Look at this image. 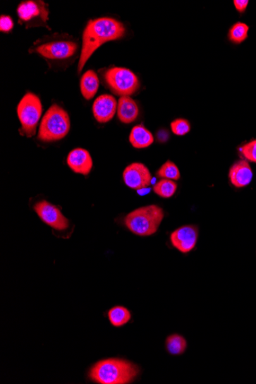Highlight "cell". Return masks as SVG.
Returning <instances> with one entry per match:
<instances>
[{
    "mask_svg": "<svg viewBox=\"0 0 256 384\" xmlns=\"http://www.w3.org/2000/svg\"><path fill=\"white\" fill-rule=\"evenodd\" d=\"M126 32L125 26L113 18L102 17L88 21L83 34L78 73H82L86 62L103 44L123 38Z\"/></svg>",
    "mask_w": 256,
    "mask_h": 384,
    "instance_id": "1",
    "label": "cell"
},
{
    "mask_svg": "<svg viewBox=\"0 0 256 384\" xmlns=\"http://www.w3.org/2000/svg\"><path fill=\"white\" fill-rule=\"evenodd\" d=\"M139 368L126 360L111 359L95 364L90 373V378L101 384H126L133 381Z\"/></svg>",
    "mask_w": 256,
    "mask_h": 384,
    "instance_id": "2",
    "label": "cell"
},
{
    "mask_svg": "<svg viewBox=\"0 0 256 384\" xmlns=\"http://www.w3.org/2000/svg\"><path fill=\"white\" fill-rule=\"evenodd\" d=\"M78 44L68 35L56 34L35 42L30 52L37 53L49 62H61L74 57Z\"/></svg>",
    "mask_w": 256,
    "mask_h": 384,
    "instance_id": "3",
    "label": "cell"
},
{
    "mask_svg": "<svg viewBox=\"0 0 256 384\" xmlns=\"http://www.w3.org/2000/svg\"><path fill=\"white\" fill-rule=\"evenodd\" d=\"M164 218L162 208L156 205L138 208L130 212L125 218V224L134 234L150 236L157 233Z\"/></svg>",
    "mask_w": 256,
    "mask_h": 384,
    "instance_id": "4",
    "label": "cell"
},
{
    "mask_svg": "<svg viewBox=\"0 0 256 384\" xmlns=\"http://www.w3.org/2000/svg\"><path fill=\"white\" fill-rule=\"evenodd\" d=\"M71 122L68 112L58 104H52L43 116L38 139L52 142L63 139L68 135Z\"/></svg>",
    "mask_w": 256,
    "mask_h": 384,
    "instance_id": "5",
    "label": "cell"
},
{
    "mask_svg": "<svg viewBox=\"0 0 256 384\" xmlns=\"http://www.w3.org/2000/svg\"><path fill=\"white\" fill-rule=\"evenodd\" d=\"M16 112L23 135L30 138L35 136L42 114L39 97L32 92L26 93L18 104Z\"/></svg>",
    "mask_w": 256,
    "mask_h": 384,
    "instance_id": "6",
    "label": "cell"
},
{
    "mask_svg": "<svg viewBox=\"0 0 256 384\" xmlns=\"http://www.w3.org/2000/svg\"><path fill=\"white\" fill-rule=\"evenodd\" d=\"M103 78L110 90L121 97L134 95L140 88L138 77L128 68L121 67L109 68L104 71Z\"/></svg>",
    "mask_w": 256,
    "mask_h": 384,
    "instance_id": "7",
    "label": "cell"
},
{
    "mask_svg": "<svg viewBox=\"0 0 256 384\" xmlns=\"http://www.w3.org/2000/svg\"><path fill=\"white\" fill-rule=\"evenodd\" d=\"M16 12L19 23L24 25L26 29L41 26L49 28V5L45 2L39 0L23 1L18 6Z\"/></svg>",
    "mask_w": 256,
    "mask_h": 384,
    "instance_id": "8",
    "label": "cell"
},
{
    "mask_svg": "<svg viewBox=\"0 0 256 384\" xmlns=\"http://www.w3.org/2000/svg\"><path fill=\"white\" fill-rule=\"evenodd\" d=\"M34 210L42 222L53 229L63 231L69 227L68 219L60 210L46 200L35 203Z\"/></svg>",
    "mask_w": 256,
    "mask_h": 384,
    "instance_id": "9",
    "label": "cell"
},
{
    "mask_svg": "<svg viewBox=\"0 0 256 384\" xmlns=\"http://www.w3.org/2000/svg\"><path fill=\"white\" fill-rule=\"evenodd\" d=\"M123 180L130 188L138 191L152 185V176L144 164L136 162L126 168Z\"/></svg>",
    "mask_w": 256,
    "mask_h": 384,
    "instance_id": "10",
    "label": "cell"
},
{
    "mask_svg": "<svg viewBox=\"0 0 256 384\" xmlns=\"http://www.w3.org/2000/svg\"><path fill=\"white\" fill-rule=\"evenodd\" d=\"M198 228L195 226H184L173 232L171 242L173 246L182 253L186 254L196 247L198 239Z\"/></svg>",
    "mask_w": 256,
    "mask_h": 384,
    "instance_id": "11",
    "label": "cell"
},
{
    "mask_svg": "<svg viewBox=\"0 0 256 384\" xmlns=\"http://www.w3.org/2000/svg\"><path fill=\"white\" fill-rule=\"evenodd\" d=\"M118 102L112 95L105 94L97 97L92 106L94 117L99 123H107L117 113Z\"/></svg>",
    "mask_w": 256,
    "mask_h": 384,
    "instance_id": "12",
    "label": "cell"
},
{
    "mask_svg": "<svg viewBox=\"0 0 256 384\" xmlns=\"http://www.w3.org/2000/svg\"><path fill=\"white\" fill-rule=\"evenodd\" d=\"M67 164L75 174L87 176L92 172L93 160L87 150L75 148L68 154Z\"/></svg>",
    "mask_w": 256,
    "mask_h": 384,
    "instance_id": "13",
    "label": "cell"
},
{
    "mask_svg": "<svg viewBox=\"0 0 256 384\" xmlns=\"http://www.w3.org/2000/svg\"><path fill=\"white\" fill-rule=\"evenodd\" d=\"M229 180L236 187H244L249 185L252 179V171L250 165L245 160H240L229 169Z\"/></svg>",
    "mask_w": 256,
    "mask_h": 384,
    "instance_id": "14",
    "label": "cell"
},
{
    "mask_svg": "<svg viewBox=\"0 0 256 384\" xmlns=\"http://www.w3.org/2000/svg\"><path fill=\"white\" fill-rule=\"evenodd\" d=\"M117 114L123 124H130L136 121L139 109L136 102L130 96L121 97L118 102Z\"/></svg>",
    "mask_w": 256,
    "mask_h": 384,
    "instance_id": "15",
    "label": "cell"
},
{
    "mask_svg": "<svg viewBox=\"0 0 256 384\" xmlns=\"http://www.w3.org/2000/svg\"><path fill=\"white\" fill-rule=\"evenodd\" d=\"M154 136L143 125H137L132 128L129 141L132 147L136 149H144L151 146L154 143Z\"/></svg>",
    "mask_w": 256,
    "mask_h": 384,
    "instance_id": "16",
    "label": "cell"
},
{
    "mask_svg": "<svg viewBox=\"0 0 256 384\" xmlns=\"http://www.w3.org/2000/svg\"><path fill=\"white\" fill-rule=\"evenodd\" d=\"M100 81L98 75L93 70H88L80 81L81 92L85 100L90 101L98 92Z\"/></svg>",
    "mask_w": 256,
    "mask_h": 384,
    "instance_id": "17",
    "label": "cell"
},
{
    "mask_svg": "<svg viewBox=\"0 0 256 384\" xmlns=\"http://www.w3.org/2000/svg\"><path fill=\"white\" fill-rule=\"evenodd\" d=\"M108 316L111 324L116 328L126 325L131 318L130 311L122 306L112 308L109 311Z\"/></svg>",
    "mask_w": 256,
    "mask_h": 384,
    "instance_id": "18",
    "label": "cell"
},
{
    "mask_svg": "<svg viewBox=\"0 0 256 384\" xmlns=\"http://www.w3.org/2000/svg\"><path fill=\"white\" fill-rule=\"evenodd\" d=\"M166 349L172 355H181L187 350L186 339L178 334H174L166 339Z\"/></svg>",
    "mask_w": 256,
    "mask_h": 384,
    "instance_id": "19",
    "label": "cell"
},
{
    "mask_svg": "<svg viewBox=\"0 0 256 384\" xmlns=\"http://www.w3.org/2000/svg\"><path fill=\"white\" fill-rule=\"evenodd\" d=\"M176 189H178V184L173 181L166 180V179H162V180L157 182L153 187L154 192L164 199L172 198Z\"/></svg>",
    "mask_w": 256,
    "mask_h": 384,
    "instance_id": "20",
    "label": "cell"
},
{
    "mask_svg": "<svg viewBox=\"0 0 256 384\" xmlns=\"http://www.w3.org/2000/svg\"><path fill=\"white\" fill-rule=\"evenodd\" d=\"M157 175L158 177L171 181H178L181 178V173L178 166L171 160L166 162L159 169Z\"/></svg>",
    "mask_w": 256,
    "mask_h": 384,
    "instance_id": "21",
    "label": "cell"
},
{
    "mask_svg": "<svg viewBox=\"0 0 256 384\" xmlns=\"http://www.w3.org/2000/svg\"><path fill=\"white\" fill-rule=\"evenodd\" d=\"M249 26L243 23H237L228 32L229 40L240 44L248 37Z\"/></svg>",
    "mask_w": 256,
    "mask_h": 384,
    "instance_id": "22",
    "label": "cell"
},
{
    "mask_svg": "<svg viewBox=\"0 0 256 384\" xmlns=\"http://www.w3.org/2000/svg\"><path fill=\"white\" fill-rule=\"evenodd\" d=\"M172 132L176 136H186L190 131V124L186 119H176L171 124Z\"/></svg>",
    "mask_w": 256,
    "mask_h": 384,
    "instance_id": "23",
    "label": "cell"
},
{
    "mask_svg": "<svg viewBox=\"0 0 256 384\" xmlns=\"http://www.w3.org/2000/svg\"><path fill=\"white\" fill-rule=\"evenodd\" d=\"M243 155L250 162L256 163V140L245 145L240 149Z\"/></svg>",
    "mask_w": 256,
    "mask_h": 384,
    "instance_id": "24",
    "label": "cell"
},
{
    "mask_svg": "<svg viewBox=\"0 0 256 384\" xmlns=\"http://www.w3.org/2000/svg\"><path fill=\"white\" fill-rule=\"evenodd\" d=\"M14 28V23L10 16L2 15L0 17V31L3 32H10Z\"/></svg>",
    "mask_w": 256,
    "mask_h": 384,
    "instance_id": "25",
    "label": "cell"
},
{
    "mask_svg": "<svg viewBox=\"0 0 256 384\" xmlns=\"http://www.w3.org/2000/svg\"><path fill=\"white\" fill-rule=\"evenodd\" d=\"M249 1L248 0H235L234 5L236 6V8L237 11H239L240 13H243L245 11V8L247 6H248Z\"/></svg>",
    "mask_w": 256,
    "mask_h": 384,
    "instance_id": "26",
    "label": "cell"
},
{
    "mask_svg": "<svg viewBox=\"0 0 256 384\" xmlns=\"http://www.w3.org/2000/svg\"><path fill=\"white\" fill-rule=\"evenodd\" d=\"M150 191H151V189H149L147 187V188L138 190V193L141 196H145L146 194H148Z\"/></svg>",
    "mask_w": 256,
    "mask_h": 384,
    "instance_id": "27",
    "label": "cell"
}]
</instances>
